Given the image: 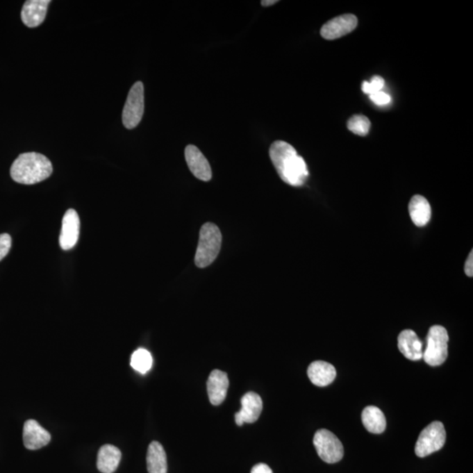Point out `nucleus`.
<instances>
[{
  "label": "nucleus",
  "mask_w": 473,
  "mask_h": 473,
  "mask_svg": "<svg viewBox=\"0 0 473 473\" xmlns=\"http://www.w3.org/2000/svg\"><path fill=\"white\" fill-rule=\"evenodd\" d=\"M269 156L281 179L288 185L303 186L308 177L307 164L290 144L277 140L272 144Z\"/></svg>",
  "instance_id": "nucleus-1"
},
{
  "label": "nucleus",
  "mask_w": 473,
  "mask_h": 473,
  "mask_svg": "<svg viewBox=\"0 0 473 473\" xmlns=\"http://www.w3.org/2000/svg\"><path fill=\"white\" fill-rule=\"evenodd\" d=\"M53 172L51 162L43 154L22 153L13 163L11 176L16 183L31 185L49 179Z\"/></svg>",
  "instance_id": "nucleus-2"
},
{
  "label": "nucleus",
  "mask_w": 473,
  "mask_h": 473,
  "mask_svg": "<svg viewBox=\"0 0 473 473\" xmlns=\"http://www.w3.org/2000/svg\"><path fill=\"white\" fill-rule=\"evenodd\" d=\"M222 244V234L219 227L213 223L204 224L200 230L199 246L194 263L197 267H209L219 255Z\"/></svg>",
  "instance_id": "nucleus-3"
},
{
  "label": "nucleus",
  "mask_w": 473,
  "mask_h": 473,
  "mask_svg": "<svg viewBox=\"0 0 473 473\" xmlns=\"http://www.w3.org/2000/svg\"><path fill=\"white\" fill-rule=\"evenodd\" d=\"M449 335L445 327L434 325L428 332L427 347L422 354L426 363L438 367L445 363L448 357Z\"/></svg>",
  "instance_id": "nucleus-4"
},
{
  "label": "nucleus",
  "mask_w": 473,
  "mask_h": 473,
  "mask_svg": "<svg viewBox=\"0 0 473 473\" xmlns=\"http://www.w3.org/2000/svg\"><path fill=\"white\" fill-rule=\"evenodd\" d=\"M446 432L441 422H433L420 433L415 445V454L425 458L444 447Z\"/></svg>",
  "instance_id": "nucleus-5"
},
{
  "label": "nucleus",
  "mask_w": 473,
  "mask_h": 473,
  "mask_svg": "<svg viewBox=\"0 0 473 473\" xmlns=\"http://www.w3.org/2000/svg\"><path fill=\"white\" fill-rule=\"evenodd\" d=\"M313 444L322 460L328 464L340 462L344 457V447L336 435L327 429L315 432Z\"/></svg>",
  "instance_id": "nucleus-6"
},
{
  "label": "nucleus",
  "mask_w": 473,
  "mask_h": 473,
  "mask_svg": "<svg viewBox=\"0 0 473 473\" xmlns=\"http://www.w3.org/2000/svg\"><path fill=\"white\" fill-rule=\"evenodd\" d=\"M144 107V85L142 82H137L131 88L124 106L122 122L127 129L135 128L142 122Z\"/></svg>",
  "instance_id": "nucleus-7"
},
{
  "label": "nucleus",
  "mask_w": 473,
  "mask_h": 473,
  "mask_svg": "<svg viewBox=\"0 0 473 473\" xmlns=\"http://www.w3.org/2000/svg\"><path fill=\"white\" fill-rule=\"evenodd\" d=\"M263 402L259 395L248 392L241 399V409L235 414V422L239 426L253 424L259 419L263 412Z\"/></svg>",
  "instance_id": "nucleus-8"
},
{
  "label": "nucleus",
  "mask_w": 473,
  "mask_h": 473,
  "mask_svg": "<svg viewBox=\"0 0 473 473\" xmlns=\"http://www.w3.org/2000/svg\"><path fill=\"white\" fill-rule=\"evenodd\" d=\"M358 26L357 17L354 15H344L336 17L325 23L321 29V35L325 40L340 38L354 31Z\"/></svg>",
  "instance_id": "nucleus-9"
},
{
  "label": "nucleus",
  "mask_w": 473,
  "mask_h": 473,
  "mask_svg": "<svg viewBox=\"0 0 473 473\" xmlns=\"http://www.w3.org/2000/svg\"><path fill=\"white\" fill-rule=\"evenodd\" d=\"M185 160L188 167L197 179L209 182L213 177V171L209 162L196 146L189 145L185 149Z\"/></svg>",
  "instance_id": "nucleus-10"
},
{
  "label": "nucleus",
  "mask_w": 473,
  "mask_h": 473,
  "mask_svg": "<svg viewBox=\"0 0 473 473\" xmlns=\"http://www.w3.org/2000/svg\"><path fill=\"white\" fill-rule=\"evenodd\" d=\"M80 233V219L78 214L70 209L65 215L63 219L61 234H60V246L63 250L72 249L78 241Z\"/></svg>",
  "instance_id": "nucleus-11"
},
{
  "label": "nucleus",
  "mask_w": 473,
  "mask_h": 473,
  "mask_svg": "<svg viewBox=\"0 0 473 473\" xmlns=\"http://www.w3.org/2000/svg\"><path fill=\"white\" fill-rule=\"evenodd\" d=\"M51 440L49 432L42 427L35 420H28L23 427V442L25 447L31 451L44 447Z\"/></svg>",
  "instance_id": "nucleus-12"
},
{
  "label": "nucleus",
  "mask_w": 473,
  "mask_h": 473,
  "mask_svg": "<svg viewBox=\"0 0 473 473\" xmlns=\"http://www.w3.org/2000/svg\"><path fill=\"white\" fill-rule=\"evenodd\" d=\"M228 388H229V379L226 372L220 370H213L210 374L207 381L208 397L210 404L219 406L226 397Z\"/></svg>",
  "instance_id": "nucleus-13"
},
{
  "label": "nucleus",
  "mask_w": 473,
  "mask_h": 473,
  "mask_svg": "<svg viewBox=\"0 0 473 473\" xmlns=\"http://www.w3.org/2000/svg\"><path fill=\"white\" fill-rule=\"evenodd\" d=\"M49 0H28L23 6L22 19L28 28H36L44 22Z\"/></svg>",
  "instance_id": "nucleus-14"
},
{
  "label": "nucleus",
  "mask_w": 473,
  "mask_h": 473,
  "mask_svg": "<svg viewBox=\"0 0 473 473\" xmlns=\"http://www.w3.org/2000/svg\"><path fill=\"white\" fill-rule=\"evenodd\" d=\"M398 348L408 360L417 361L422 358V343L414 331L405 330L401 332L398 337Z\"/></svg>",
  "instance_id": "nucleus-15"
},
{
  "label": "nucleus",
  "mask_w": 473,
  "mask_h": 473,
  "mask_svg": "<svg viewBox=\"0 0 473 473\" xmlns=\"http://www.w3.org/2000/svg\"><path fill=\"white\" fill-rule=\"evenodd\" d=\"M336 369L325 361L312 362L308 368V376L310 381L317 387H326L336 378Z\"/></svg>",
  "instance_id": "nucleus-16"
},
{
  "label": "nucleus",
  "mask_w": 473,
  "mask_h": 473,
  "mask_svg": "<svg viewBox=\"0 0 473 473\" xmlns=\"http://www.w3.org/2000/svg\"><path fill=\"white\" fill-rule=\"evenodd\" d=\"M122 460V451L115 446L106 445L100 448L97 454V466L102 473H113Z\"/></svg>",
  "instance_id": "nucleus-17"
},
{
  "label": "nucleus",
  "mask_w": 473,
  "mask_h": 473,
  "mask_svg": "<svg viewBox=\"0 0 473 473\" xmlns=\"http://www.w3.org/2000/svg\"><path fill=\"white\" fill-rule=\"evenodd\" d=\"M409 215L413 223L418 227L425 226L431 220V204L420 194L413 197L408 206Z\"/></svg>",
  "instance_id": "nucleus-18"
},
{
  "label": "nucleus",
  "mask_w": 473,
  "mask_h": 473,
  "mask_svg": "<svg viewBox=\"0 0 473 473\" xmlns=\"http://www.w3.org/2000/svg\"><path fill=\"white\" fill-rule=\"evenodd\" d=\"M149 473H167V455L163 445L156 441L151 442L147 455Z\"/></svg>",
  "instance_id": "nucleus-19"
},
{
  "label": "nucleus",
  "mask_w": 473,
  "mask_h": 473,
  "mask_svg": "<svg viewBox=\"0 0 473 473\" xmlns=\"http://www.w3.org/2000/svg\"><path fill=\"white\" fill-rule=\"evenodd\" d=\"M362 422L365 428L374 434H381L387 427V421L383 412L375 406H368L362 412Z\"/></svg>",
  "instance_id": "nucleus-20"
},
{
  "label": "nucleus",
  "mask_w": 473,
  "mask_h": 473,
  "mask_svg": "<svg viewBox=\"0 0 473 473\" xmlns=\"http://www.w3.org/2000/svg\"><path fill=\"white\" fill-rule=\"evenodd\" d=\"M153 357L146 349L140 348L131 357V367L140 374H145L152 368Z\"/></svg>",
  "instance_id": "nucleus-21"
},
{
  "label": "nucleus",
  "mask_w": 473,
  "mask_h": 473,
  "mask_svg": "<svg viewBox=\"0 0 473 473\" xmlns=\"http://www.w3.org/2000/svg\"><path fill=\"white\" fill-rule=\"evenodd\" d=\"M348 129L351 133L360 136L367 135L371 128V122L367 117L364 115H354L348 120Z\"/></svg>",
  "instance_id": "nucleus-22"
},
{
  "label": "nucleus",
  "mask_w": 473,
  "mask_h": 473,
  "mask_svg": "<svg viewBox=\"0 0 473 473\" xmlns=\"http://www.w3.org/2000/svg\"><path fill=\"white\" fill-rule=\"evenodd\" d=\"M384 85V79L381 76H375L372 77L370 83L365 81L362 83V90H363L364 93L371 96L372 94L381 92Z\"/></svg>",
  "instance_id": "nucleus-23"
},
{
  "label": "nucleus",
  "mask_w": 473,
  "mask_h": 473,
  "mask_svg": "<svg viewBox=\"0 0 473 473\" xmlns=\"http://www.w3.org/2000/svg\"><path fill=\"white\" fill-rule=\"evenodd\" d=\"M12 247V238L9 234L0 235V261L8 254Z\"/></svg>",
  "instance_id": "nucleus-24"
},
{
  "label": "nucleus",
  "mask_w": 473,
  "mask_h": 473,
  "mask_svg": "<svg viewBox=\"0 0 473 473\" xmlns=\"http://www.w3.org/2000/svg\"><path fill=\"white\" fill-rule=\"evenodd\" d=\"M370 99L372 102L377 106H387L391 102V97L388 94L383 92H379L370 96Z\"/></svg>",
  "instance_id": "nucleus-25"
},
{
  "label": "nucleus",
  "mask_w": 473,
  "mask_h": 473,
  "mask_svg": "<svg viewBox=\"0 0 473 473\" xmlns=\"http://www.w3.org/2000/svg\"><path fill=\"white\" fill-rule=\"evenodd\" d=\"M465 274L467 275L469 277H472L473 276V251H471V253H470L469 256L467 258V260H466L465 265Z\"/></svg>",
  "instance_id": "nucleus-26"
},
{
  "label": "nucleus",
  "mask_w": 473,
  "mask_h": 473,
  "mask_svg": "<svg viewBox=\"0 0 473 473\" xmlns=\"http://www.w3.org/2000/svg\"><path fill=\"white\" fill-rule=\"evenodd\" d=\"M251 473H273L272 469L266 464H258L254 466Z\"/></svg>",
  "instance_id": "nucleus-27"
},
{
  "label": "nucleus",
  "mask_w": 473,
  "mask_h": 473,
  "mask_svg": "<svg viewBox=\"0 0 473 473\" xmlns=\"http://www.w3.org/2000/svg\"><path fill=\"white\" fill-rule=\"evenodd\" d=\"M276 3H278L277 0H263V1H261V5L267 8V6H274Z\"/></svg>",
  "instance_id": "nucleus-28"
}]
</instances>
